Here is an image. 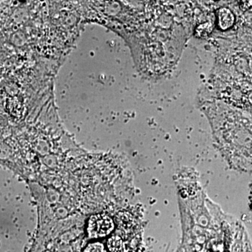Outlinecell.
<instances>
[{"instance_id": "1", "label": "cell", "mask_w": 252, "mask_h": 252, "mask_svg": "<svg viewBox=\"0 0 252 252\" xmlns=\"http://www.w3.org/2000/svg\"><path fill=\"white\" fill-rule=\"evenodd\" d=\"M114 228L112 219L104 214L91 217L88 224V233L92 238H101L110 234Z\"/></svg>"}, {"instance_id": "2", "label": "cell", "mask_w": 252, "mask_h": 252, "mask_svg": "<svg viewBox=\"0 0 252 252\" xmlns=\"http://www.w3.org/2000/svg\"><path fill=\"white\" fill-rule=\"evenodd\" d=\"M107 248L111 252H123L124 250V244L120 237L113 236L107 242Z\"/></svg>"}, {"instance_id": "3", "label": "cell", "mask_w": 252, "mask_h": 252, "mask_svg": "<svg viewBox=\"0 0 252 252\" xmlns=\"http://www.w3.org/2000/svg\"><path fill=\"white\" fill-rule=\"evenodd\" d=\"M84 252H105V249L102 243L97 242L88 245Z\"/></svg>"}, {"instance_id": "4", "label": "cell", "mask_w": 252, "mask_h": 252, "mask_svg": "<svg viewBox=\"0 0 252 252\" xmlns=\"http://www.w3.org/2000/svg\"><path fill=\"white\" fill-rule=\"evenodd\" d=\"M132 252H141L140 250H137V251H134Z\"/></svg>"}]
</instances>
